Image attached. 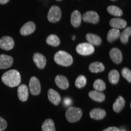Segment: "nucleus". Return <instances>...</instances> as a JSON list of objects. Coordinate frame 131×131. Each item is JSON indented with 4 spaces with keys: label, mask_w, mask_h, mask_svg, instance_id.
I'll use <instances>...</instances> for the list:
<instances>
[{
    "label": "nucleus",
    "mask_w": 131,
    "mask_h": 131,
    "mask_svg": "<svg viewBox=\"0 0 131 131\" xmlns=\"http://www.w3.org/2000/svg\"><path fill=\"white\" fill-rule=\"evenodd\" d=\"M13 61V58L12 57L4 54L0 55V69H5L9 68L12 66Z\"/></svg>",
    "instance_id": "obj_10"
},
{
    "label": "nucleus",
    "mask_w": 131,
    "mask_h": 131,
    "mask_svg": "<svg viewBox=\"0 0 131 131\" xmlns=\"http://www.w3.org/2000/svg\"><path fill=\"white\" fill-rule=\"evenodd\" d=\"M86 40L89 43L93 46H100L101 44V39L99 36L93 34H88Z\"/></svg>",
    "instance_id": "obj_22"
},
{
    "label": "nucleus",
    "mask_w": 131,
    "mask_h": 131,
    "mask_svg": "<svg viewBox=\"0 0 131 131\" xmlns=\"http://www.w3.org/2000/svg\"><path fill=\"white\" fill-rule=\"evenodd\" d=\"M49 100L54 105H58L61 102V96L58 92L53 89H50L48 91Z\"/></svg>",
    "instance_id": "obj_13"
},
{
    "label": "nucleus",
    "mask_w": 131,
    "mask_h": 131,
    "mask_svg": "<svg viewBox=\"0 0 131 131\" xmlns=\"http://www.w3.org/2000/svg\"><path fill=\"white\" fill-rule=\"evenodd\" d=\"M7 123L5 119L0 117V131H3L7 128Z\"/></svg>",
    "instance_id": "obj_32"
},
{
    "label": "nucleus",
    "mask_w": 131,
    "mask_h": 131,
    "mask_svg": "<svg viewBox=\"0 0 131 131\" xmlns=\"http://www.w3.org/2000/svg\"><path fill=\"white\" fill-rule=\"evenodd\" d=\"M111 1H115V0H111Z\"/></svg>",
    "instance_id": "obj_38"
},
{
    "label": "nucleus",
    "mask_w": 131,
    "mask_h": 131,
    "mask_svg": "<svg viewBox=\"0 0 131 131\" xmlns=\"http://www.w3.org/2000/svg\"><path fill=\"white\" fill-rule=\"evenodd\" d=\"M14 41L12 38L5 36L0 39V48L5 50H10L14 48Z\"/></svg>",
    "instance_id": "obj_8"
},
{
    "label": "nucleus",
    "mask_w": 131,
    "mask_h": 131,
    "mask_svg": "<svg viewBox=\"0 0 131 131\" xmlns=\"http://www.w3.org/2000/svg\"><path fill=\"white\" fill-rule=\"evenodd\" d=\"M83 112L80 108L69 107L66 112V118L69 123H76L81 118Z\"/></svg>",
    "instance_id": "obj_3"
},
{
    "label": "nucleus",
    "mask_w": 131,
    "mask_h": 131,
    "mask_svg": "<svg viewBox=\"0 0 131 131\" xmlns=\"http://www.w3.org/2000/svg\"><path fill=\"white\" fill-rule=\"evenodd\" d=\"M93 86H94V89L95 90V91L100 92L104 91V90L106 89V83H104V81H103V80L101 79L96 80L95 81H94Z\"/></svg>",
    "instance_id": "obj_29"
},
{
    "label": "nucleus",
    "mask_w": 131,
    "mask_h": 131,
    "mask_svg": "<svg viewBox=\"0 0 131 131\" xmlns=\"http://www.w3.org/2000/svg\"><path fill=\"white\" fill-rule=\"evenodd\" d=\"M82 19L86 23H90L92 24L98 23L100 20L98 14L95 11H88L83 14Z\"/></svg>",
    "instance_id": "obj_7"
},
{
    "label": "nucleus",
    "mask_w": 131,
    "mask_h": 131,
    "mask_svg": "<svg viewBox=\"0 0 131 131\" xmlns=\"http://www.w3.org/2000/svg\"><path fill=\"white\" fill-rule=\"evenodd\" d=\"M107 10L109 13V14L112 15L113 16H117V17L122 16L123 14L122 10L115 6H109L107 7Z\"/></svg>",
    "instance_id": "obj_27"
},
{
    "label": "nucleus",
    "mask_w": 131,
    "mask_h": 131,
    "mask_svg": "<svg viewBox=\"0 0 131 131\" xmlns=\"http://www.w3.org/2000/svg\"><path fill=\"white\" fill-rule=\"evenodd\" d=\"M2 81L6 86L14 88L20 84L21 75L18 70L13 69L5 72L1 77Z\"/></svg>",
    "instance_id": "obj_1"
},
{
    "label": "nucleus",
    "mask_w": 131,
    "mask_h": 131,
    "mask_svg": "<svg viewBox=\"0 0 131 131\" xmlns=\"http://www.w3.org/2000/svg\"><path fill=\"white\" fill-rule=\"evenodd\" d=\"M108 79H109V81L111 84H117L119 80V72L117 70H112L108 75Z\"/></svg>",
    "instance_id": "obj_25"
},
{
    "label": "nucleus",
    "mask_w": 131,
    "mask_h": 131,
    "mask_svg": "<svg viewBox=\"0 0 131 131\" xmlns=\"http://www.w3.org/2000/svg\"><path fill=\"white\" fill-rule=\"evenodd\" d=\"M18 96L21 101H26L29 97V89L25 84H21L18 89Z\"/></svg>",
    "instance_id": "obj_17"
},
{
    "label": "nucleus",
    "mask_w": 131,
    "mask_h": 131,
    "mask_svg": "<svg viewBox=\"0 0 131 131\" xmlns=\"http://www.w3.org/2000/svg\"><path fill=\"white\" fill-rule=\"evenodd\" d=\"M103 131H120V130H119V129L117 127L112 126V127H107V128L105 129Z\"/></svg>",
    "instance_id": "obj_34"
},
{
    "label": "nucleus",
    "mask_w": 131,
    "mask_h": 131,
    "mask_svg": "<svg viewBox=\"0 0 131 131\" xmlns=\"http://www.w3.org/2000/svg\"><path fill=\"white\" fill-rule=\"evenodd\" d=\"M76 50L80 55L87 56L94 53L95 48L94 46L91 45L89 42H83L77 46Z\"/></svg>",
    "instance_id": "obj_4"
},
{
    "label": "nucleus",
    "mask_w": 131,
    "mask_h": 131,
    "mask_svg": "<svg viewBox=\"0 0 131 131\" xmlns=\"http://www.w3.org/2000/svg\"><path fill=\"white\" fill-rule=\"evenodd\" d=\"M61 18V10L60 8L57 6H52L47 15V19L49 22L55 23L60 21Z\"/></svg>",
    "instance_id": "obj_5"
},
{
    "label": "nucleus",
    "mask_w": 131,
    "mask_h": 131,
    "mask_svg": "<svg viewBox=\"0 0 131 131\" xmlns=\"http://www.w3.org/2000/svg\"><path fill=\"white\" fill-rule=\"evenodd\" d=\"M57 1H61V0H57Z\"/></svg>",
    "instance_id": "obj_39"
},
{
    "label": "nucleus",
    "mask_w": 131,
    "mask_h": 131,
    "mask_svg": "<svg viewBox=\"0 0 131 131\" xmlns=\"http://www.w3.org/2000/svg\"><path fill=\"white\" fill-rule=\"evenodd\" d=\"M46 42L49 45L52 46L57 47L60 45V40L58 36L52 34L47 38Z\"/></svg>",
    "instance_id": "obj_26"
},
{
    "label": "nucleus",
    "mask_w": 131,
    "mask_h": 131,
    "mask_svg": "<svg viewBox=\"0 0 131 131\" xmlns=\"http://www.w3.org/2000/svg\"><path fill=\"white\" fill-rule=\"evenodd\" d=\"M131 35V27H128L127 28L124 29L122 34H120L119 38H120V41L122 43L126 44L128 42L129 38Z\"/></svg>",
    "instance_id": "obj_28"
},
{
    "label": "nucleus",
    "mask_w": 131,
    "mask_h": 131,
    "mask_svg": "<svg viewBox=\"0 0 131 131\" xmlns=\"http://www.w3.org/2000/svg\"><path fill=\"white\" fill-rule=\"evenodd\" d=\"M33 60H34V63L40 69H42L45 68L46 65V58L42 55L41 53H35L33 56Z\"/></svg>",
    "instance_id": "obj_12"
},
{
    "label": "nucleus",
    "mask_w": 131,
    "mask_h": 131,
    "mask_svg": "<svg viewBox=\"0 0 131 131\" xmlns=\"http://www.w3.org/2000/svg\"><path fill=\"white\" fill-rule=\"evenodd\" d=\"M55 81L57 86L61 89H67L69 86V83L68 78L63 75H57L55 77Z\"/></svg>",
    "instance_id": "obj_15"
},
{
    "label": "nucleus",
    "mask_w": 131,
    "mask_h": 131,
    "mask_svg": "<svg viewBox=\"0 0 131 131\" xmlns=\"http://www.w3.org/2000/svg\"><path fill=\"white\" fill-rule=\"evenodd\" d=\"M81 15L78 10H74L70 16V23L74 27H78L81 23Z\"/></svg>",
    "instance_id": "obj_18"
},
{
    "label": "nucleus",
    "mask_w": 131,
    "mask_h": 131,
    "mask_svg": "<svg viewBox=\"0 0 131 131\" xmlns=\"http://www.w3.org/2000/svg\"><path fill=\"white\" fill-rule=\"evenodd\" d=\"M10 0H0V4H5L7 3Z\"/></svg>",
    "instance_id": "obj_35"
},
{
    "label": "nucleus",
    "mask_w": 131,
    "mask_h": 131,
    "mask_svg": "<svg viewBox=\"0 0 131 131\" xmlns=\"http://www.w3.org/2000/svg\"><path fill=\"white\" fill-rule=\"evenodd\" d=\"M105 67L101 62H94L89 66V70L92 73H99L104 71Z\"/></svg>",
    "instance_id": "obj_21"
},
{
    "label": "nucleus",
    "mask_w": 131,
    "mask_h": 131,
    "mask_svg": "<svg viewBox=\"0 0 131 131\" xmlns=\"http://www.w3.org/2000/svg\"><path fill=\"white\" fill-rule=\"evenodd\" d=\"M87 80L84 75H80L77 78L75 82V85L78 89H81L86 85Z\"/></svg>",
    "instance_id": "obj_30"
},
{
    "label": "nucleus",
    "mask_w": 131,
    "mask_h": 131,
    "mask_svg": "<svg viewBox=\"0 0 131 131\" xmlns=\"http://www.w3.org/2000/svg\"><path fill=\"white\" fill-rule=\"evenodd\" d=\"M109 24L111 27L114 29H122L126 28L127 26V22L123 19L115 18L111 19Z\"/></svg>",
    "instance_id": "obj_14"
},
{
    "label": "nucleus",
    "mask_w": 131,
    "mask_h": 131,
    "mask_svg": "<svg viewBox=\"0 0 131 131\" xmlns=\"http://www.w3.org/2000/svg\"><path fill=\"white\" fill-rule=\"evenodd\" d=\"M120 35V32L119 29L113 28L111 29L108 32L107 35V40L109 42H112L117 40Z\"/></svg>",
    "instance_id": "obj_23"
},
{
    "label": "nucleus",
    "mask_w": 131,
    "mask_h": 131,
    "mask_svg": "<svg viewBox=\"0 0 131 131\" xmlns=\"http://www.w3.org/2000/svg\"><path fill=\"white\" fill-rule=\"evenodd\" d=\"M111 59L115 64H120L123 60V55L121 50L118 48H112L109 52Z\"/></svg>",
    "instance_id": "obj_11"
},
{
    "label": "nucleus",
    "mask_w": 131,
    "mask_h": 131,
    "mask_svg": "<svg viewBox=\"0 0 131 131\" xmlns=\"http://www.w3.org/2000/svg\"><path fill=\"white\" fill-rule=\"evenodd\" d=\"M120 131H126L125 130H123H123H120Z\"/></svg>",
    "instance_id": "obj_37"
},
{
    "label": "nucleus",
    "mask_w": 131,
    "mask_h": 131,
    "mask_svg": "<svg viewBox=\"0 0 131 131\" xmlns=\"http://www.w3.org/2000/svg\"><path fill=\"white\" fill-rule=\"evenodd\" d=\"M90 117L96 120H100L104 118L106 115V112L104 109L100 108H95L90 112Z\"/></svg>",
    "instance_id": "obj_16"
},
{
    "label": "nucleus",
    "mask_w": 131,
    "mask_h": 131,
    "mask_svg": "<svg viewBox=\"0 0 131 131\" xmlns=\"http://www.w3.org/2000/svg\"><path fill=\"white\" fill-rule=\"evenodd\" d=\"M122 74L123 77L127 80L129 83L131 82V71L127 68H124L122 70Z\"/></svg>",
    "instance_id": "obj_31"
},
{
    "label": "nucleus",
    "mask_w": 131,
    "mask_h": 131,
    "mask_svg": "<svg viewBox=\"0 0 131 131\" xmlns=\"http://www.w3.org/2000/svg\"><path fill=\"white\" fill-rule=\"evenodd\" d=\"M89 96L92 100L96 102H103L105 100V95L103 92L94 90L89 92Z\"/></svg>",
    "instance_id": "obj_19"
},
{
    "label": "nucleus",
    "mask_w": 131,
    "mask_h": 131,
    "mask_svg": "<svg viewBox=\"0 0 131 131\" xmlns=\"http://www.w3.org/2000/svg\"><path fill=\"white\" fill-rule=\"evenodd\" d=\"M29 90L33 95H38L41 92V84L39 80L35 77H32L29 81Z\"/></svg>",
    "instance_id": "obj_6"
},
{
    "label": "nucleus",
    "mask_w": 131,
    "mask_h": 131,
    "mask_svg": "<svg viewBox=\"0 0 131 131\" xmlns=\"http://www.w3.org/2000/svg\"><path fill=\"white\" fill-rule=\"evenodd\" d=\"M42 131H55V123L51 119H46L42 124Z\"/></svg>",
    "instance_id": "obj_24"
},
{
    "label": "nucleus",
    "mask_w": 131,
    "mask_h": 131,
    "mask_svg": "<svg viewBox=\"0 0 131 131\" xmlns=\"http://www.w3.org/2000/svg\"><path fill=\"white\" fill-rule=\"evenodd\" d=\"M125 106V100L122 96H119L113 104V110L114 112L119 113L122 111Z\"/></svg>",
    "instance_id": "obj_20"
},
{
    "label": "nucleus",
    "mask_w": 131,
    "mask_h": 131,
    "mask_svg": "<svg viewBox=\"0 0 131 131\" xmlns=\"http://www.w3.org/2000/svg\"><path fill=\"white\" fill-rule=\"evenodd\" d=\"M36 26L35 24L32 21H29L26 23L22 26L20 29L21 35L23 36H27L30 35L35 30Z\"/></svg>",
    "instance_id": "obj_9"
},
{
    "label": "nucleus",
    "mask_w": 131,
    "mask_h": 131,
    "mask_svg": "<svg viewBox=\"0 0 131 131\" xmlns=\"http://www.w3.org/2000/svg\"><path fill=\"white\" fill-rule=\"evenodd\" d=\"M75 36H73L72 40H75Z\"/></svg>",
    "instance_id": "obj_36"
},
{
    "label": "nucleus",
    "mask_w": 131,
    "mask_h": 131,
    "mask_svg": "<svg viewBox=\"0 0 131 131\" xmlns=\"http://www.w3.org/2000/svg\"><path fill=\"white\" fill-rule=\"evenodd\" d=\"M64 103L66 106H69L71 105L72 103V100L69 98H66L64 100Z\"/></svg>",
    "instance_id": "obj_33"
},
{
    "label": "nucleus",
    "mask_w": 131,
    "mask_h": 131,
    "mask_svg": "<svg viewBox=\"0 0 131 131\" xmlns=\"http://www.w3.org/2000/svg\"><path fill=\"white\" fill-rule=\"evenodd\" d=\"M54 61L58 65L64 67H68L73 63V58L68 52L60 50L57 52L54 56Z\"/></svg>",
    "instance_id": "obj_2"
}]
</instances>
